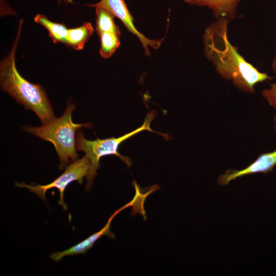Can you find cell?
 <instances>
[{"instance_id":"obj_10","label":"cell","mask_w":276,"mask_h":276,"mask_svg":"<svg viewBox=\"0 0 276 276\" xmlns=\"http://www.w3.org/2000/svg\"><path fill=\"white\" fill-rule=\"evenodd\" d=\"M94 32V28L90 22L68 29L66 45L76 50H82Z\"/></svg>"},{"instance_id":"obj_11","label":"cell","mask_w":276,"mask_h":276,"mask_svg":"<svg viewBox=\"0 0 276 276\" xmlns=\"http://www.w3.org/2000/svg\"><path fill=\"white\" fill-rule=\"evenodd\" d=\"M34 21L43 26L48 31L54 43H62L66 45L68 29L64 24L53 22L42 14H37L34 17Z\"/></svg>"},{"instance_id":"obj_2","label":"cell","mask_w":276,"mask_h":276,"mask_svg":"<svg viewBox=\"0 0 276 276\" xmlns=\"http://www.w3.org/2000/svg\"><path fill=\"white\" fill-rule=\"evenodd\" d=\"M22 24L23 20L21 19L12 50L1 62V88L26 109L35 112L41 124H45L56 118L50 100L43 88L25 79L20 75L15 65V54Z\"/></svg>"},{"instance_id":"obj_9","label":"cell","mask_w":276,"mask_h":276,"mask_svg":"<svg viewBox=\"0 0 276 276\" xmlns=\"http://www.w3.org/2000/svg\"><path fill=\"white\" fill-rule=\"evenodd\" d=\"M192 6L206 7L212 11L216 19L229 20L236 17L237 8L241 0H183Z\"/></svg>"},{"instance_id":"obj_13","label":"cell","mask_w":276,"mask_h":276,"mask_svg":"<svg viewBox=\"0 0 276 276\" xmlns=\"http://www.w3.org/2000/svg\"><path fill=\"white\" fill-rule=\"evenodd\" d=\"M100 37V54L104 58H109L120 45V35L112 32H103Z\"/></svg>"},{"instance_id":"obj_3","label":"cell","mask_w":276,"mask_h":276,"mask_svg":"<svg viewBox=\"0 0 276 276\" xmlns=\"http://www.w3.org/2000/svg\"><path fill=\"white\" fill-rule=\"evenodd\" d=\"M75 104L69 101L62 116L39 127L25 126L27 132L46 141L54 146L59 157V168L62 170L72 160L78 159L76 147V132L81 127L91 128L90 123L76 124L72 121V114Z\"/></svg>"},{"instance_id":"obj_8","label":"cell","mask_w":276,"mask_h":276,"mask_svg":"<svg viewBox=\"0 0 276 276\" xmlns=\"http://www.w3.org/2000/svg\"><path fill=\"white\" fill-rule=\"evenodd\" d=\"M274 129L276 131V116L273 118ZM276 165V149L273 151L261 154L251 164L240 170H228L220 175L217 183L220 186L228 185L231 181L244 175L257 173H267L271 171Z\"/></svg>"},{"instance_id":"obj_6","label":"cell","mask_w":276,"mask_h":276,"mask_svg":"<svg viewBox=\"0 0 276 276\" xmlns=\"http://www.w3.org/2000/svg\"><path fill=\"white\" fill-rule=\"evenodd\" d=\"M87 6L91 7L101 8L109 11L115 17L118 18L128 31L139 39L145 50V54L147 56L150 55L149 47L156 50L159 48L164 39V38L150 39L139 32L134 25V18L124 0H100L96 4H88Z\"/></svg>"},{"instance_id":"obj_12","label":"cell","mask_w":276,"mask_h":276,"mask_svg":"<svg viewBox=\"0 0 276 276\" xmlns=\"http://www.w3.org/2000/svg\"><path fill=\"white\" fill-rule=\"evenodd\" d=\"M96 29L98 34L112 32L121 35L120 30L114 21L115 16L101 8H96Z\"/></svg>"},{"instance_id":"obj_1","label":"cell","mask_w":276,"mask_h":276,"mask_svg":"<svg viewBox=\"0 0 276 276\" xmlns=\"http://www.w3.org/2000/svg\"><path fill=\"white\" fill-rule=\"evenodd\" d=\"M229 20L216 19L205 29L202 37L204 55L223 79L231 81L242 92L253 94L257 84L272 77L259 71L232 44L228 36Z\"/></svg>"},{"instance_id":"obj_4","label":"cell","mask_w":276,"mask_h":276,"mask_svg":"<svg viewBox=\"0 0 276 276\" xmlns=\"http://www.w3.org/2000/svg\"><path fill=\"white\" fill-rule=\"evenodd\" d=\"M155 117L153 111L148 113L142 125L136 129L118 137H110L105 139H97L90 141L86 139L80 129H78L76 136V147L77 151H81L85 153L90 162V169L86 177L87 183L85 187L86 191H89L92 187L97 171L100 167V158L106 155H114L118 156L128 167L132 164L131 159L127 156L122 155L118 152L120 144L129 137L144 130L155 132L163 136L165 139L168 138L166 134L153 131L150 128V124Z\"/></svg>"},{"instance_id":"obj_5","label":"cell","mask_w":276,"mask_h":276,"mask_svg":"<svg viewBox=\"0 0 276 276\" xmlns=\"http://www.w3.org/2000/svg\"><path fill=\"white\" fill-rule=\"evenodd\" d=\"M90 169V160L87 156L85 155L82 158L77 159L70 164L61 175L49 184L33 185H28L24 182H16V186L19 188H27L44 202H46V192L49 189L57 188L59 190L60 196L58 203L62 206L64 210H67V207L64 203L63 198L65 188L74 181H77L78 183L82 184L83 178L88 175Z\"/></svg>"},{"instance_id":"obj_14","label":"cell","mask_w":276,"mask_h":276,"mask_svg":"<svg viewBox=\"0 0 276 276\" xmlns=\"http://www.w3.org/2000/svg\"><path fill=\"white\" fill-rule=\"evenodd\" d=\"M271 67L276 74V53L272 62ZM262 95L269 105L276 110V82L271 84L269 88L263 90Z\"/></svg>"},{"instance_id":"obj_7","label":"cell","mask_w":276,"mask_h":276,"mask_svg":"<svg viewBox=\"0 0 276 276\" xmlns=\"http://www.w3.org/2000/svg\"><path fill=\"white\" fill-rule=\"evenodd\" d=\"M137 196L136 195H135L131 201L125 204L124 205L116 210L113 213V214L109 217L105 226L102 229H101V230L92 234L82 241L65 250L52 253L50 255L51 259L54 261L58 262L60 261L63 257L66 256L85 254L86 252L93 246V245L95 242L103 236H106L109 238L111 239H114L115 235L111 232L110 229L111 221L114 217L120 212L129 206H133L134 203L136 204L137 203Z\"/></svg>"},{"instance_id":"obj_15","label":"cell","mask_w":276,"mask_h":276,"mask_svg":"<svg viewBox=\"0 0 276 276\" xmlns=\"http://www.w3.org/2000/svg\"><path fill=\"white\" fill-rule=\"evenodd\" d=\"M59 2H60L61 1V0H58ZM63 1L65 3H68L70 2V0H63Z\"/></svg>"}]
</instances>
